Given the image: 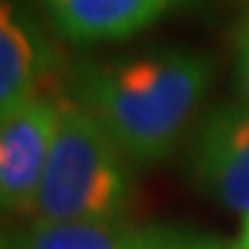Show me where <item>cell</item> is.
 <instances>
[{
  "mask_svg": "<svg viewBox=\"0 0 249 249\" xmlns=\"http://www.w3.org/2000/svg\"><path fill=\"white\" fill-rule=\"evenodd\" d=\"M231 249H249V216L244 219V231L239 236V242H236Z\"/></svg>",
  "mask_w": 249,
  "mask_h": 249,
  "instance_id": "9",
  "label": "cell"
},
{
  "mask_svg": "<svg viewBox=\"0 0 249 249\" xmlns=\"http://www.w3.org/2000/svg\"><path fill=\"white\" fill-rule=\"evenodd\" d=\"M53 33L71 43L122 41L198 0H41Z\"/></svg>",
  "mask_w": 249,
  "mask_h": 249,
  "instance_id": "6",
  "label": "cell"
},
{
  "mask_svg": "<svg viewBox=\"0 0 249 249\" xmlns=\"http://www.w3.org/2000/svg\"><path fill=\"white\" fill-rule=\"evenodd\" d=\"M132 201L127 158L84 109L61 102L36 203V221H122Z\"/></svg>",
  "mask_w": 249,
  "mask_h": 249,
  "instance_id": "2",
  "label": "cell"
},
{
  "mask_svg": "<svg viewBox=\"0 0 249 249\" xmlns=\"http://www.w3.org/2000/svg\"><path fill=\"white\" fill-rule=\"evenodd\" d=\"M213 71L211 56L188 49L89 59L66 76V99L94 117L127 160L153 165L183 140Z\"/></svg>",
  "mask_w": 249,
  "mask_h": 249,
  "instance_id": "1",
  "label": "cell"
},
{
  "mask_svg": "<svg viewBox=\"0 0 249 249\" xmlns=\"http://www.w3.org/2000/svg\"><path fill=\"white\" fill-rule=\"evenodd\" d=\"M138 234L124 221H33L3 249H132Z\"/></svg>",
  "mask_w": 249,
  "mask_h": 249,
  "instance_id": "7",
  "label": "cell"
},
{
  "mask_svg": "<svg viewBox=\"0 0 249 249\" xmlns=\"http://www.w3.org/2000/svg\"><path fill=\"white\" fill-rule=\"evenodd\" d=\"M196 178L224 209L249 216V105H224L206 117L196 140Z\"/></svg>",
  "mask_w": 249,
  "mask_h": 249,
  "instance_id": "4",
  "label": "cell"
},
{
  "mask_svg": "<svg viewBox=\"0 0 249 249\" xmlns=\"http://www.w3.org/2000/svg\"><path fill=\"white\" fill-rule=\"evenodd\" d=\"M236 53H239V82H242L244 94L249 99V20L239 28V36H236Z\"/></svg>",
  "mask_w": 249,
  "mask_h": 249,
  "instance_id": "8",
  "label": "cell"
},
{
  "mask_svg": "<svg viewBox=\"0 0 249 249\" xmlns=\"http://www.w3.org/2000/svg\"><path fill=\"white\" fill-rule=\"evenodd\" d=\"M145 242H148V231H140L138 234V242L132 244V249H145Z\"/></svg>",
  "mask_w": 249,
  "mask_h": 249,
  "instance_id": "10",
  "label": "cell"
},
{
  "mask_svg": "<svg viewBox=\"0 0 249 249\" xmlns=\"http://www.w3.org/2000/svg\"><path fill=\"white\" fill-rule=\"evenodd\" d=\"M59 109V99L38 94L0 120V216L33 209Z\"/></svg>",
  "mask_w": 249,
  "mask_h": 249,
  "instance_id": "3",
  "label": "cell"
},
{
  "mask_svg": "<svg viewBox=\"0 0 249 249\" xmlns=\"http://www.w3.org/2000/svg\"><path fill=\"white\" fill-rule=\"evenodd\" d=\"M56 61L38 20L18 0H0V120L41 94Z\"/></svg>",
  "mask_w": 249,
  "mask_h": 249,
  "instance_id": "5",
  "label": "cell"
}]
</instances>
